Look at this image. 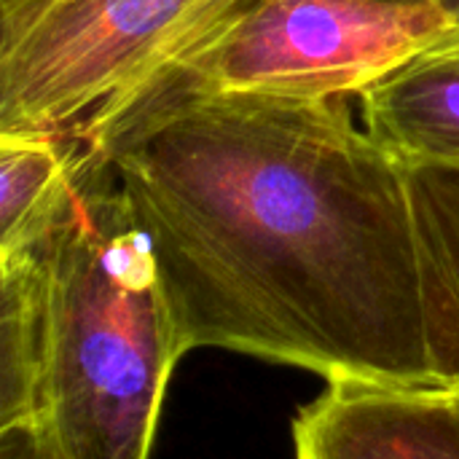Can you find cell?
I'll list each match as a JSON object with an SVG mask.
<instances>
[{
	"label": "cell",
	"instance_id": "obj_1",
	"mask_svg": "<svg viewBox=\"0 0 459 459\" xmlns=\"http://www.w3.org/2000/svg\"><path fill=\"white\" fill-rule=\"evenodd\" d=\"M156 255L183 355L438 387L403 164L347 100L221 91L169 73L73 140Z\"/></svg>",
	"mask_w": 459,
	"mask_h": 459
},
{
	"label": "cell",
	"instance_id": "obj_2",
	"mask_svg": "<svg viewBox=\"0 0 459 459\" xmlns=\"http://www.w3.org/2000/svg\"><path fill=\"white\" fill-rule=\"evenodd\" d=\"M27 250L46 301L40 420L70 459H148L183 350L148 237L78 145L70 204Z\"/></svg>",
	"mask_w": 459,
	"mask_h": 459
},
{
	"label": "cell",
	"instance_id": "obj_3",
	"mask_svg": "<svg viewBox=\"0 0 459 459\" xmlns=\"http://www.w3.org/2000/svg\"><path fill=\"white\" fill-rule=\"evenodd\" d=\"M253 0H51L0 24V132L81 140Z\"/></svg>",
	"mask_w": 459,
	"mask_h": 459
},
{
	"label": "cell",
	"instance_id": "obj_4",
	"mask_svg": "<svg viewBox=\"0 0 459 459\" xmlns=\"http://www.w3.org/2000/svg\"><path fill=\"white\" fill-rule=\"evenodd\" d=\"M457 30L436 3L253 0L172 73L221 91L347 100Z\"/></svg>",
	"mask_w": 459,
	"mask_h": 459
},
{
	"label": "cell",
	"instance_id": "obj_5",
	"mask_svg": "<svg viewBox=\"0 0 459 459\" xmlns=\"http://www.w3.org/2000/svg\"><path fill=\"white\" fill-rule=\"evenodd\" d=\"M296 459H459V395L336 382L293 422Z\"/></svg>",
	"mask_w": 459,
	"mask_h": 459
},
{
	"label": "cell",
	"instance_id": "obj_6",
	"mask_svg": "<svg viewBox=\"0 0 459 459\" xmlns=\"http://www.w3.org/2000/svg\"><path fill=\"white\" fill-rule=\"evenodd\" d=\"M438 390L459 395V161H401Z\"/></svg>",
	"mask_w": 459,
	"mask_h": 459
},
{
	"label": "cell",
	"instance_id": "obj_7",
	"mask_svg": "<svg viewBox=\"0 0 459 459\" xmlns=\"http://www.w3.org/2000/svg\"><path fill=\"white\" fill-rule=\"evenodd\" d=\"M363 126L401 161H459V30L358 94Z\"/></svg>",
	"mask_w": 459,
	"mask_h": 459
},
{
	"label": "cell",
	"instance_id": "obj_8",
	"mask_svg": "<svg viewBox=\"0 0 459 459\" xmlns=\"http://www.w3.org/2000/svg\"><path fill=\"white\" fill-rule=\"evenodd\" d=\"M75 145L51 132H0V255L32 247L67 210Z\"/></svg>",
	"mask_w": 459,
	"mask_h": 459
},
{
	"label": "cell",
	"instance_id": "obj_9",
	"mask_svg": "<svg viewBox=\"0 0 459 459\" xmlns=\"http://www.w3.org/2000/svg\"><path fill=\"white\" fill-rule=\"evenodd\" d=\"M46 301L32 250L0 255V428L40 420Z\"/></svg>",
	"mask_w": 459,
	"mask_h": 459
},
{
	"label": "cell",
	"instance_id": "obj_10",
	"mask_svg": "<svg viewBox=\"0 0 459 459\" xmlns=\"http://www.w3.org/2000/svg\"><path fill=\"white\" fill-rule=\"evenodd\" d=\"M0 459H70L43 420L0 428Z\"/></svg>",
	"mask_w": 459,
	"mask_h": 459
},
{
	"label": "cell",
	"instance_id": "obj_11",
	"mask_svg": "<svg viewBox=\"0 0 459 459\" xmlns=\"http://www.w3.org/2000/svg\"><path fill=\"white\" fill-rule=\"evenodd\" d=\"M436 5H441L455 22H459V0H433Z\"/></svg>",
	"mask_w": 459,
	"mask_h": 459
},
{
	"label": "cell",
	"instance_id": "obj_12",
	"mask_svg": "<svg viewBox=\"0 0 459 459\" xmlns=\"http://www.w3.org/2000/svg\"><path fill=\"white\" fill-rule=\"evenodd\" d=\"M387 3H433V0H387Z\"/></svg>",
	"mask_w": 459,
	"mask_h": 459
}]
</instances>
